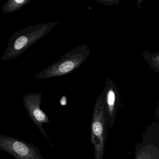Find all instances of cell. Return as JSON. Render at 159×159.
Returning <instances> with one entry per match:
<instances>
[{
  "label": "cell",
  "mask_w": 159,
  "mask_h": 159,
  "mask_svg": "<svg viewBox=\"0 0 159 159\" xmlns=\"http://www.w3.org/2000/svg\"><path fill=\"white\" fill-rule=\"evenodd\" d=\"M0 150L16 159H45L33 144L4 135L0 134Z\"/></svg>",
  "instance_id": "4"
},
{
  "label": "cell",
  "mask_w": 159,
  "mask_h": 159,
  "mask_svg": "<svg viewBox=\"0 0 159 159\" xmlns=\"http://www.w3.org/2000/svg\"><path fill=\"white\" fill-rule=\"evenodd\" d=\"M90 50L86 45L72 49L60 59L36 74L38 80L61 77L67 75L80 67L86 60Z\"/></svg>",
  "instance_id": "2"
},
{
  "label": "cell",
  "mask_w": 159,
  "mask_h": 159,
  "mask_svg": "<svg viewBox=\"0 0 159 159\" xmlns=\"http://www.w3.org/2000/svg\"><path fill=\"white\" fill-rule=\"evenodd\" d=\"M60 104L62 106H65L67 104L66 98V97L64 96L62 98L61 100H60Z\"/></svg>",
  "instance_id": "9"
},
{
  "label": "cell",
  "mask_w": 159,
  "mask_h": 159,
  "mask_svg": "<svg viewBox=\"0 0 159 159\" xmlns=\"http://www.w3.org/2000/svg\"><path fill=\"white\" fill-rule=\"evenodd\" d=\"M0 2H1V0H0Z\"/></svg>",
  "instance_id": "10"
},
{
  "label": "cell",
  "mask_w": 159,
  "mask_h": 159,
  "mask_svg": "<svg viewBox=\"0 0 159 159\" xmlns=\"http://www.w3.org/2000/svg\"><path fill=\"white\" fill-rule=\"evenodd\" d=\"M31 0H8L2 5V10L3 13H11L20 10L27 5Z\"/></svg>",
  "instance_id": "7"
},
{
  "label": "cell",
  "mask_w": 159,
  "mask_h": 159,
  "mask_svg": "<svg viewBox=\"0 0 159 159\" xmlns=\"http://www.w3.org/2000/svg\"><path fill=\"white\" fill-rule=\"evenodd\" d=\"M58 24V22L45 23L27 27L11 36L2 61L13 60L20 56L34 43L42 39Z\"/></svg>",
  "instance_id": "1"
},
{
  "label": "cell",
  "mask_w": 159,
  "mask_h": 159,
  "mask_svg": "<svg viewBox=\"0 0 159 159\" xmlns=\"http://www.w3.org/2000/svg\"><path fill=\"white\" fill-rule=\"evenodd\" d=\"M42 95L41 93H29L23 96V105L27 111L28 114L36 124L41 133L46 137L43 129V123H49V119L46 113L40 108Z\"/></svg>",
  "instance_id": "5"
},
{
  "label": "cell",
  "mask_w": 159,
  "mask_h": 159,
  "mask_svg": "<svg viewBox=\"0 0 159 159\" xmlns=\"http://www.w3.org/2000/svg\"><path fill=\"white\" fill-rule=\"evenodd\" d=\"M146 148L142 150L136 159H158V157L156 158L155 149L152 148V147Z\"/></svg>",
  "instance_id": "8"
},
{
  "label": "cell",
  "mask_w": 159,
  "mask_h": 159,
  "mask_svg": "<svg viewBox=\"0 0 159 159\" xmlns=\"http://www.w3.org/2000/svg\"><path fill=\"white\" fill-rule=\"evenodd\" d=\"M102 94L105 100L107 121L110 127L111 128L114 125L119 102L118 89L111 80H107Z\"/></svg>",
  "instance_id": "6"
},
{
  "label": "cell",
  "mask_w": 159,
  "mask_h": 159,
  "mask_svg": "<svg viewBox=\"0 0 159 159\" xmlns=\"http://www.w3.org/2000/svg\"><path fill=\"white\" fill-rule=\"evenodd\" d=\"M108 125L104 96L101 94L96 101L91 122V141L94 147L95 159H102L104 156Z\"/></svg>",
  "instance_id": "3"
}]
</instances>
